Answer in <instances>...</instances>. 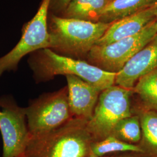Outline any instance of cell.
<instances>
[{"instance_id":"8fae6325","label":"cell","mask_w":157,"mask_h":157,"mask_svg":"<svg viewBox=\"0 0 157 157\" xmlns=\"http://www.w3.org/2000/svg\"><path fill=\"white\" fill-rule=\"evenodd\" d=\"M157 4L151 8L112 23L95 44L105 45L140 33L155 21Z\"/></svg>"},{"instance_id":"7a4b0ae2","label":"cell","mask_w":157,"mask_h":157,"mask_svg":"<svg viewBox=\"0 0 157 157\" xmlns=\"http://www.w3.org/2000/svg\"><path fill=\"white\" fill-rule=\"evenodd\" d=\"M87 121L72 118L45 134L30 137L23 157H87L94 140Z\"/></svg>"},{"instance_id":"9a60e30c","label":"cell","mask_w":157,"mask_h":157,"mask_svg":"<svg viewBox=\"0 0 157 157\" xmlns=\"http://www.w3.org/2000/svg\"><path fill=\"white\" fill-rule=\"evenodd\" d=\"M132 90L139 101L136 108L157 112V69L141 77Z\"/></svg>"},{"instance_id":"ffe728a7","label":"cell","mask_w":157,"mask_h":157,"mask_svg":"<svg viewBox=\"0 0 157 157\" xmlns=\"http://www.w3.org/2000/svg\"><path fill=\"white\" fill-rule=\"evenodd\" d=\"M155 22H156V25H157V12H156V17H155Z\"/></svg>"},{"instance_id":"e0dca14e","label":"cell","mask_w":157,"mask_h":157,"mask_svg":"<svg viewBox=\"0 0 157 157\" xmlns=\"http://www.w3.org/2000/svg\"><path fill=\"white\" fill-rule=\"evenodd\" d=\"M111 135L126 143L138 144L142 135L139 115L133 113L120 121L113 129Z\"/></svg>"},{"instance_id":"2e32d148","label":"cell","mask_w":157,"mask_h":157,"mask_svg":"<svg viewBox=\"0 0 157 157\" xmlns=\"http://www.w3.org/2000/svg\"><path fill=\"white\" fill-rule=\"evenodd\" d=\"M90 152V154L98 157L118 152H130L136 154H140L143 152L138 144L126 143L113 135L101 140L93 141L91 144Z\"/></svg>"},{"instance_id":"5b68a950","label":"cell","mask_w":157,"mask_h":157,"mask_svg":"<svg viewBox=\"0 0 157 157\" xmlns=\"http://www.w3.org/2000/svg\"><path fill=\"white\" fill-rule=\"evenodd\" d=\"M25 108L30 137L50 132L73 118L68 102L67 86L32 100Z\"/></svg>"},{"instance_id":"3957f363","label":"cell","mask_w":157,"mask_h":157,"mask_svg":"<svg viewBox=\"0 0 157 157\" xmlns=\"http://www.w3.org/2000/svg\"><path fill=\"white\" fill-rule=\"evenodd\" d=\"M112 23L65 18L49 12L50 49L60 55L80 59L87 56Z\"/></svg>"},{"instance_id":"ba28073f","label":"cell","mask_w":157,"mask_h":157,"mask_svg":"<svg viewBox=\"0 0 157 157\" xmlns=\"http://www.w3.org/2000/svg\"><path fill=\"white\" fill-rule=\"evenodd\" d=\"M0 132L2 139L1 157H21L30 139L26 108L10 95L0 97Z\"/></svg>"},{"instance_id":"9c48e42d","label":"cell","mask_w":157,"mask_h":157,"mask_svg":"<svg viewBox=\"0 0 157 157\" xmlns=\"http://www.w3.org/2000/svg\"><path fill=\"white\" fill-rule=\"evenodd\" d=\"M157 69V34L117 73L115 84L132 89L140 78Z\"/></svg>"},{"instance_id":"52a82bcc","label":"cell","mask_w":157,"mask_h":157,"mask_svg":"<svg viewBox=\"0 0 157 157\" xmlns=\"http://www.w3.org/2000/svg\"><path fill=\"white\" fill-rule=\"evenodd\" d=\"M157 34L154 21L140 33L105 45H95L86 56L90 64L101 69L117 73L135 54Z\"/></svg>"},{"instance_id":"30bf717a","label":"cell","mask_w":157,"mask_h":157,"mask_svg":"<svg viewBox=\"0 0 157 157\" xmlns=\"http://www.w3.org/2000/svg\"><path fill=\"white\" fill-rule=\"evenodd\" d=\"M68 102L73 118L89 122L92 118L101 90L76 76H66Z\"/></svg>"},{"instance_id":"277c9868","label":"cell","mask_w":157,"mask_h":157,"mask_svg":"<svg viewBox=\"0 0 157 157\" xmlns=\"http://www.w3.org/2000/svg\"><path fill=\"white\" fill-rule=\"evenodd\" d=\"M132 89L114 84L101 91L87 128L94 141L111 135L118 122L133 114Z\"/></svg>"},{"instance_id":"44dd1931","label":"cell","mask_w":157,"mask_h":157,"mask_svg":"<svg viewBox=\"0 0 157 157\" xmlns=\"http://www.w3.org/2000/svg\"></svg>"},{"instance_id":"4fadbf2b","label":"cell","mask_w":157,"mask_h":157,"mask_svg":"<svg viewBox=\"0 0 157 157\" xmlns=\"http://www.w3.org/2000/svg\"><path fill=\"white\" fill-rule=\"evenodd\" d=\"M157 4V0H112L102 12L99 22L112 23Z\"/></svg>"},{"instance_id":"8992f818","label":"cell","mask_w":157,"mask_h":157,"mask_svg":"<svg viewBox=\"0 0 157 157\" xmlns=\"http://www.w3.org/2000/svg\"><path fill=\"white\" fill-rule=\"evenodd\" d=\"M51 0H42L35 15L26 23L22 36L16 45L0 57V77L6 72H15L23 57L36 51L50 48V34L48 19Z\"/></svg>"},{"instance_id":"7c38bea8","label":"cell","mask_w":157,"mask_h":157,"mask_svg":"<svg viewBox=\"0 0 157 157\" xmlns=\"http://www.w3.org/2000/svg\"><path fill=\"white\" fill-rule=\"evenodd\" d=\"M133 113L139 115L142 130L138 145L142 150L140 157H157V112L139 108H133Z\"/></svg>"},{"instance_id":"ac0fdd59","label":"cell","mask_w":157,"mask_h":157,"mask_svg":"<svg viewBox=\"0 0 157 157\" xmlns=\"http://www.w3.org/2000/svg\"><path fill=\"white\" fill-rule=\"evenodd\" d=\"M72 0H51L50 12L51 13L60 16Z\"/></svg>"},{"instance_id":"d6986e66","label":"cell","mask_w":157,"mask_h":157,"mask_svg":"<svg viewBox=\"0 0 157 157\" xmlns=\"http://www.w3.org/2000/svg\"><path fill=\"white\" fill-rule=\"evenodd\" d=\"M97 157V156H95V155H93V154H90V155L88 156V157Z\"/></svg>"},{"instance_id":"7402d4cb","label":"cell","mask_w":157,"mask_h":157,"mask_svg":"<svg viewBox=\"0 0 157 157\" xmlns=\"http://www.w3.org/2000/svg\"><path fill=\"white\" fill-rule=\"evenodd\" d=\"M23 157V155L22 157Z\"/></svg>"},{"instance_id":"6da1fadb","label":"cell","mask_w":157,"mask_h":157,"mask_svg":"<svg viewBox=\"0 0 157 157\" xmlns=\"http://www.w3.org/2000/svg\"><path fill=\"white\" fill-rule=\"evenodd\" d=\"M28 63L37 84L48 82L58 75H73L101 91L115 84L117 73L105 71L83 60L60 55L50 48L30 54Z\"/></svg>"},{"instance_id":"5bb4252c","label":"cell","mask_w":157,"mask_h":157,"mask_svg":"<svg viewBox=\"0 0 157 157\" xmlns=\"http://www.w3.org/2000/svg\"><path fill=\"white\" fill-rule=\"evenodd\" d=\"M111 1L72 0L59 17L98 22L102 12Z\"/></svg>"}]
</instances>
